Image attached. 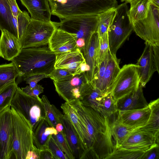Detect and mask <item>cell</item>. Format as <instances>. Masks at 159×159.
Here are the masks:
<instances>
[{
    "label": "cell",
    "instance_id": "cell-28",
    "mask_svg": "<svg viewBox=\"0 0 159 159\" xmlns=\"http://www.w3.org/2000/svg\"><path fill=\"white\" fill-rule=\"evenodd\" d=\"M13 19L8 0H0V30H6L14 36Z\"/></svg>",
    "mask_w": 159,
    "mask_h": 159
},
{
    "label": "cell",
    "instance_id": "cell-17",
    "mask_svg": "<svg viewBox=\"0 0 159 159\" xmlns=\"http://www.w3.org/2000/svg\"><path fill=\"white\" fill-rule=\"evenodd\" d=\"M56 55L55 68L66 70L73 75L85 61L83 53L78 48L74 51Z\"/></svg>",
    "mask_w": 159,
    "mask_h": 159
},
{
    "label": "cell",
    "instance_id": "cell-38",
    "mask_svg": "<svg viewBox=\"0 0 159 159\" xmlns=\"http://www.w3.org/2000/svg\"><path fill=\"white\" fill-rule=\"evenodd\" d=\"M109 50L108 34L99 37L97 51V70L106 56Z\"/></svg>",
    "mask_w": 159,
    "mask_h": 159
},
{
    "label": "cell",
    "instance_id": "cell-49",
    "mask_svg": "<svg viewBox=\"0 0 159 159\" xmlns=\"http://www.w3.org/2000/svg\"><path fill=\"white\" fill-rule=\"evenodd\" d=\"M39 159H54L51 151L48 148L40 150Z\"/></svg>",
    "mask_w": 159,
    "mask_h": 159
},
{
    "label": "cell",
    "instance_id": "cell-40",
    "mask_svg": "<svg viewBox=\"0 0 159 159\" xmlns=\"http://www.w3.org/2000/svg\"><path fill=\"white\" fill-rule=\"evenodd\" d=\"M52 136L61 150L65 154L67 159H74L73 156L69 149L64 137L63 131L61 132H58L57 134L52 135Z\"/></svg>",
    "mask_w": 159,
    "mask_h": 159
},
{
    "label": "cell",
    "instance_id": "cell-46",
    "mask_svg": "<svg viewBox=\"0 0 159 159\" xmlns=\"http://www.w3.org/2000/svg\"><path fill=\"white\" fill-rule=\"evenodd\" d=\"M153 58L156 71L159 73V45L152 46Z\"/></svg>",
    "mask_w": 159,
    "mask_h": 159
},
{
    "label": "cell",
    "instance_id": "cell-39",
    "mask_svg": "<svg viewBox=\"0 0 159 159\" xmlns=\"http://www.w3.org/2000/svg\"><path fill=\"white\" fill-rule=\"evenodd\" d=\"M108 58V52L105 58L98 67L95 76L91 82L93 87L98 88L101 91Z\"/></svg>",
    "mask_w": 159,
    "mask_h": 159
},
{
    "label": "cell",
    "instance_id": "cell-44",
    "mask_svg": "<svg viewBox=\"0 0 159 159\" xmlns=\"http://www.w3.org/2000/svg\"><path fill=\"white\" fill-rule=\"evenodd\" d=\"M159 143H155L144 151L141 159H159Z\"/></svg>",
    "mask_w": 159,
    "mask_h": 159
},
{
    "label": "cell",
    "instance_id": "cell-1",
    "mask_svg": "<svg viewBox=\"0 0 159 159\" xmlns=\"http://www.w3.org/2000/svg\"><path fill=\"white\" fill-rule=\"evenodd\" d=\"M69 103L75 109L84 128L87 149L81 159H106L116 149L110 117L84 106L79 100Z\"/></svg>",
    "mask_w": 159,
    "mask_h": 159
},
{
    "label": "cell",
    "instance_id": "cell-18",
    "mask_svg": "<svg viewBox=\"0 0 159 159\" xmlns=\"http://www.w3.org/2000/svg\"><path fill=\"white\" fill-rule=\"evenodd\" d=\"M118 117L122 123L135 129L145 125L151 113L148 105L143 108L118 111Z\"/></svg>",
    "mask_w": 159,
    "mask_h": 159
},
{
    "label": "cell",
    "instance_id": "cell-11",
    "mask_svg": "<svg viewBox=\"0 0 159 159\" xmlns=\"http://www.w3.org/2000/svg\"><path fill=\"white\" fill-rule=\"evenodd\" d=\"M133 30L152 46L159 45V7L150 2L147 16L132 23Z\"/></svg>",
    "mask_w": 159,
    "mask_h": 159
},
{
    "label": "cell",
    "instance_id": "cell-45",
    "mask_svg": "<svg viewBox=\"0 0 159 159\" xmlns=\"http://www.w3.org/2000/svg\"><path fill=\"white\" fill-rule=\"evenodd\" d=\"M48 78V75L44 74H39L31 76L24 80L26 83L29 84L31 88L35 87L40 80L45 78Z\"/></svg>",
    "mask_w": 159,
    "mask_h": 159
},
{
    "label": "cell",
    "instance_id": "cell-51",
    "mask_svg": "<svg viewBox=\"0 0 159 159\" xmlns=\"http://www.w3.org/2000/svg\"><path fill=\"white\" fill-rule=\"evenodd\" d=\"M45 132L47 134L49 135H56L58 133L55 128L50 126L46 128Z\"/></svg>",
    "mask_w": 159,
    "mask_h": 159
},
{
    "label": "cell",
    "instance_id": "cell-3",
    "mask_svg": "<svg viewBox=\"0 0 159 159\" xmlns=\"http://www.w3.org/2000/svg\"><path fill=\"white\" fill-rule=\"evenodd\" d=\"M52 15L60 19L86 15L99 16L116 8L117 0H48Z\"/></svg>",
    "mask_w": 159,
    "mask_h": 159
},
{
    "label": "cell",
    "instance_id": "cell-6",
    "mask_svg": "<svg viewBox=\"0 0 159 159\" xmlns=\"http://www.w3.org/2000/svg\"><path fill=\"white\" fill-rule=\"evenodd\" d=\"M56 28L55 22L31 18L19 40L21 49L47 45Z\"/></svg>",
    "mask_w": 159,
    "mask_h": 159
},
{
    "label": "cell",
    "instance_id": "cell-52",
    "mask_svg": "<svg viewBox=\"0 0 159 159\" xmlns=\"http://www.w3.org/2000/svg\"><path fill=\"white\" fill-rule=\"evenodd\" d=\"M55 128L57 132H61L63 131V127L61 123H58L56 125Z\"/></svg>",
    "mask_w": 159,
    "mask_h": 159
},
{
    "label": "cell",
    "instance_id": "cell-20",
    "mask_svg": "<svg viewBox=\"0 0 159 159\" xmlns=\"http://www.w3.org/2000/svg\"><path fill=\"white\" fill-rule=\"evenodd\" d=\"M1 31L0 37V57L11 61L20 53L21 48L19 40L6 30Z\"/></svg>",
    "mask_w": 159,
    "mask_h": 159
},
{
    "label": "cell",
    "instance_id": "cell-5",
    "mask_svg": "<svg viewBox=\"0 0 159 159\" xmlns=\"http://www.w3.org/2000/svg\"><path fill=\"white\" fill-rule=\"evenodd\" d=\"M129 10L127 3L118 5L115 16L108 28L109 50L112 55H116L118 49L133 30L129 16Z\"/></svg>",
    "mask_w": 159,
    "mask_h": 159
},
{
    "label": "cell",
    "instance_id": "cell-7",
    "mask_svg": "<svg viewBox=\"0 0 159 159\" xmlns=\"http://www.w3.org/2000/svg\"><path fill=\"white\" fill-rule=\"evenodd\" d=\"M55 22L57 28L75 35L77 39L84 40L86 50L93 34L97 30L99 16L86 15L70 17Z\"/></svg>",
    "mask_w": 159,
    "mask_h": 159
},
{
    "label": "cell",
    "instance_id": "cell-21",
    "mask_svg": "<svg viewBox=\"0 0 159 159\" xmlns=\"http://www.w3.org/2000/svg\"><path fill=\"white\" fill-rule=\"evenodd\" d=\"M27 9L31 19L50 21L52 15L48 0H20Z\"/></svg>",
    "mask_w": 159,
    "mask_h": 159
},
{
    "label": "cell",
    "instance_id": "cell-10",
    "mask_svg": "<svg viewBox=\"0 0 159 159\" xmlns=\"http://www.w3.org/2000/svg\"><path fill=\"white\" fill-rule=\"evenodd\" d=\"M137 67L136 64H131L125 65L120 69L111 92L116 101L138 88L140 81Z\"/></svg>",
    "mask_w": 159,
    "mask_h": 159
},
{
    "label": "cell",
    "instance_id": "cell-41",
    "mask_svg": "<svg viewBox=\"0 0 159 159\" xmlns=\"http://www.w3.org/2000/svg\"><path fill=\"white\" fill-rule=\"evenodd\" d=\"M47 148L51 152L54 159H67L65 154L51 135L47 143Z\"/></svg>",
    "mask_w": 159,
    "mask_h": 159
},
{
    "label": "cell",
    "instance_id": "cell-50",
    "mask_svg": "<svg viewBox=\"0 0 159 159\" xmlns=\"http://www.w3.org/2000/svg\"><path fill=\"white\" fill-rule=\"evenodd\" d=\"M89 70V67L85 61L82 64L73 75L80 74L83 73H87Z\"/></svg>",
    "mask_w": 159,
    "mask_h": 159
},
{
    "label": "cell",
    "instance_id": "cell-19",
    "mask_svg": "<svg viewBox=\"0 0 159 159\" xmlns=\"http://www.w3.org/2000/svg\"><path fill=\"white\" fill-rule=\"evenodd\" d=\"M140 84L138 89L116 101L118 111H123L145 108L148 105L143 95Z\"/></svg>",
    "mask_w": 159,
    "mask_h": 159
},
{
    "label": "cell",
    "instance_id": "cell-2",
    "mask_svg": "<svg viewBox=\"0 0 159 159\" xmlns=\"http://www.w3.org/2000/svg\"><path fill=\"white\" fill-rule=\"evenodd\" d=\"M56 57L46 45L21 49L11 61L18 70V77L24 80L35 75L50 74L55 69Z\"/></svg>",
    "mask_w": 159,
    "mask_h": 159
},
{
    "label": "cell",
    "instance_id": "cell-53",
    "mask_svg": "<svg viewBox=\"0 0 159 159\" xmlns=\"http://www.w3.org/2000/svg\"><path fill=\"white\" fill-rule=\"evenodd\" d=\"M132 0H123V1L125 2L126 3H130V2Z\"/></svg>",
    "mask_w": 159,
    "mask_h": 159
},
{
    "label": "cell",
    "instance_id": "cell-8",
    "mask_svg": "<svg viewBox=\"0 0 159 159\" xmlns=\"http://www.w3.org/2000/svg\"><path fill=\"white\" fill-rule=\"evenodd\" d=\"M10 105L29 121L33 131L39 122L45 119V114L42 101L27 94L19 87L17 88Z\"/></svg>",
    "mask_w": 159,
    "mask_h": 159
},
{
    "label": "cell",
    "instance_id": "cell-13",
    "mask_svg": "<svg viewBox=\"0 0 159 159\" xmlns=\"http://www.w3.org/2000/svg\"><path fill=\"white\" fill-rule=\"evenodd\" d=\"M55 109L57 117L63 127L64 137L74 159H81L84 151L76 130L67 118L56 107Z\"/></svg>",
    "mask_w": 159,
    "mask_h": 159
},
{
    "label": "cell",
    "instance_id": "cell-25",
    "mask_svg": "<svg viewBox=\"0 0 159 159\" xmlns=\"http://www.w3.org/2000/svg\"><path fill=\"white\" fill-rule=\"evenodd\" d=\"M151 113L146 125L141 128L135 129L159 136V99L151 102L148 104Z\"/></svg>",
    "mask_w": 159,
    "mask_h": 159
},
{
    "label": "cell",
    "instance_id": "cell-4",
    "mask_svg": "<svg viewBox=\"0 0 159 159\" xmlns=\"http://www.w3.org/2000/svg\"><path fill=\"white\" fill-rule=\"evenodd\" d=\"M13 127L12 150L11 159H25L34 146L32 125L21 113L11 107Z\"/></svg>",
    "mask_w": 159,
    "mask_h": 159
},
{
    "label": "cell",
    "instance_id": "cell-9",
    "mask_svg": "<svg viewBox=\"0 0 159 159\" xmlns=\"http://www.w3.org/2000/svg\"><path fill=\"white\" fill-rule=\"evenodd\" d=\"M56 91L66 102L81 101L83 96L92 87L85 73L73 75L62 80H53Z\"/></svg>",
    "mask_w": 159,
    "mask_h": 159
},
{
    "label": "cell",
    "instance_id": "cell-12",
    "mask_svg": "<svg viewBox=\"0 0 159 159\" xmlns=\"http://www.w3.org/2000/svg\"><path fill=\"white\" fill-rule=\"evenodd\" d=\"M13 127L11 106L0 112V159H11Z\"/></svg>",
    "mask_w": 159,
    "mask_h": 159
},
{
    "label": "cell",
    "instance_id": "cell-35",
    "mask_svg": "<svg viewBox=\"0 0 159 159\" xmlns=\"http://www.w3.org/2000/svg\"><path fill=\"white\" fill-rule=\"evenodd\" d=\"M144 151L126 149L121 148H116L106 159H141Z\"/></svg>",
    "mask_w": 159,
    "mask_h": 159
},
{
    "label": "cell",
    "instance_id": "cell-16",
    "mask_svg": "<svg viewBox=\"0 0 159 159\" xmlns=\"http://www.w3.org/2000/svg\"><path fill=\"white\" fill-rule=\"evenodd\" d=\"M145 46L136 65L140 79V84L144 87L156 71L153 58L152 46L145 43Z\"/></svg>",
    "mask_w": 159,
    "mask_h": 159
},
{
    "label": "cell",
    "instance_id": "cell-15",
    "mask_svg": "<svg viewBox=\"0 0 159 159\" xmlns=\"http://www.w3.org/2000/svg\"><path fill=\"white\" fill-rule=\"evenodd\" d=\"M159 141V136L134 129L119 148L145 151Z\"/></svg>",
    "mask_w": 159,
    "mask_h": 159
},
{
    "label": "cell",
    "instance_id": "cell-48",
    "mask_svg": "<svg viewBox=\"0 0 159 159\" xmlns=\"http://www.w3.org/2000/svg\"><path fill=\"white\" fill-rule=\"evenodd\" d=\"M40 150L34 145L27 153L25 159H39Z\"/></svg>",
    "mask_w": 159,
    "mask_h": 159
},
{
    "label": "cell",
    "instance_id": "cell-29",
    "mask_svg": "<svg viewBox=\"0 0 159 159\" xmlns=\"http://www.w3.org/2000/svg\"><path fill=\"white\" fill-rule=\"evenodd\" d=\"M50 126L45 119L41 120L33 131V145L39 150L48 148L47 143L51 135L47 134L46 128Z\"/></svg>",
    "mask_w": 159,
    "mask_h": 159
},
{
    "label": "cell",
    "instance_id": "cell-37",
    "mask_svg": "<svg viewBox=\"0 0 159 159\" xmlns=\"http://www.w3.org/2000/svg\"><path fill=\"white\" fill-rule=\"evenodd\" d=\"M100 112L109 117L118 112L116 101L113 99L111 92L103 97Z\"/></svg>",
    "mask_w": 159,
    "mask_h": 159
},
{
    "label": "cell",
    "instance_id": "cell-26",
    "mask_svg": "<svg viewBox=\"0 0 159 159\" xmlns=\"http://www.w3.org/2000/svg\"><path fill=\"white\" fill-rule=\"evenodd\" d=\"M134 129L122 123L118 116L112 122L111 133L116 149L121 146Z\"/></svg>",
    "mask_w": 159,
    "mask_h": 159
},
{
    "label": "cell",
    "instance_id": "cell-23",
    "mask_svg": "<svg viewBox=\"0 0 159 159\" xmlns=\"http://www.w3.org/2000/svg\"><path fill=\"white\" fill-rule=\"evenodd\" d=\"M119 60L108 51V60L104 75L101 92L106 95L111 91L112 84L120 68Z\"/></svg>",
    "mask_w": 159,
    "mask_h": 159
},
{
    "label": "cell",
    "instance_id": "cell-36",
    "mask_svg": "<svg viewBox=\"0 0 159 159\" xmlns=\"http://www.w3.org/2000/svg\"><path fill=\"white\" fill-rule=\"evenodd\" d=\"M41 99L45 114V119L50 127L55 128L56 125L60 122L55 110V106L51 104L47 97L45 95L42 96Z\"/></svg>",
    "mask_w": 159,
    "mask_h": 159
},
{
    "label": "cell",
    "instance_id": "cell-34",
    "mask_svg": "<svg viewBox=\"0 0 159 159\" xmlns=\"http://www.w3.org/2000/svg\"><path fill=\"white\" fill-rule=\"evenodd\" d=\"M116 8L108 10L99 15V20L97 31L99 37L107 33L108 28L115 15Z\"/></svg>",
    "mask_w": 159,
    "mask_h": 159
},
{
    "label": "cell",
    "instance_id": "cell-32",
    "mask_svg": "<svg viewBox=\"0 0 159 159\" xmlns=\"http://www.w3.org/2000/svg\"><path fill=\"white\" fill-rule=\"evenodd\" d=\"M15 80L0 90V112L10 104L17 88Z\"/></svg>",
    "mask_w": 159,
    "mask_h": 159
},
{
    "label": "cell",
    "instance_id": "cell-14",
    "mask_svg": "<svg viewBox=\"0 0 159 159\" xmlns=\"http://www.w3.org/2000/svg\"><path fill=\"white\" fill-rule=\"evenodd\" d=\"M74 34L57 27L49 41L48 47L56 54L75 50L77 48Z\"/></svg>",
    "mask_w": 159,
    "mask_h": 159
},
{
    "label": "cell",
    "instance_id": "cell-47",
    "mask_svg": "<svg viewBox=\"0 0 159 159\" xmlns=\"http://www.w3.org/2000/svg\"><path fill=\"white\" fill-rule=\"evenodd\" d=\"M8 1L13 17H17L22 11L20 9L16 0H8Z\"/></svg>",
    "mask_w": 159,
    "mask_h": 159
},
{
    "label": "cell",
    "instance_id": "cell-30",
    "mask_svg": "<svg viewBox=\"0 0 159 159\" xmlns=\"http://www.w3.org/2000/svg\"><path fill=\"white\" fill-rule=\"evenodd\" d=\"M105 95L99 89L92 86L80 101L84 106L100 112L102 99Z\"/></svg>",
    "mask_w": 159,
    "mask_h": 159
},
{
    "label": "cell",
    "instance_id": "cell-42",
    "mask_svg": "<svg viewBox=\"0 0 159 159\" xmlns=\"http://www.w3.org/2000/svg\"><path fill=\"white\" fill-rule=\"evenodd\" d=\"M73 75L66 70L55 68L48 75V78L53 80H62L66 79L73 76Z\"/></svg>",
    "mask_w": 159,
    "mask_h": 159
},
{
    "label": "cell",
    "instance_id": "cell-22",
    "mask_svg": "<svg viewBox=\"0 0 159 159\" xmlns=\"http://www.w3.org/2000/svg\"><path fill=\"white\" fill-rule=\"evenodd\" d=\"M99 39L96 31L92 35L86 50L83 53L85 61L89 67V71L85 73L88 81L91 83L97 71V51Z\"/></svg>",
    "mask_w": 159,
    "mask_h": 159
},
{
    "label": "cell",
    "instance_id": "cell-27",
    "mask_svg": "<svg viewBox=\"0 0 159 159\" xmlns=\"http://www.w3.org/2000/svg\"><path fill=\"white\" fill-rule=\"evenodd\" d=\"M128 14L131 23L143 19L147 16L150 0H133L130 3Z\"/></svg>",
    "mask_w": 159,
    "mask_h": 159
},
{
    "label": "cell",
    "instance_id": "cell-33",
    "mask_svg": "<svg viewBox=\"0 0 159 159\" xmlns=\"http://www.w3.org/2000/svg\"><path fill=\"white\" fill-rule=\"evenodd\" d=\"M14 36L19 40L23 35L31 18L26 11H23L16 18L13 17Z\"/></svg>",
    "mask_w": 159,
    "mask_h": 159
},
{
    "label": "cell",
    "instance_id": "cell-31",
    "mask_svg": "<svg viewBox=\"0 0 159 159\" xmlns=\"http://www.w3.org/2000/svg\"><path fill=\"white\" fill-rule=\"evenodd\" d=\"M18 75V70L13 62L0 65V90L15 80Z\"/></svg>",
    "mask_w": 159,
    "mask_h": 159
},
{
    "label": "cell",
    "instance_id": "cell-43",
    "mask_svg": "<svg viewBox=\"0 0 159 159\" xmlns=\"http://www.w3.org/2000/svg\"><path fill=\"white\" fill-rule=\"evenodd\" d=\"M22 90L27 94L37 98L42 101L41 98L39 96V95L43 92L44 88L41 85L37 84L34 88H31L29 85L25 87L21 88Z\"/></svg>",
    "mask_w": 159,
    "mask_h": 159
},
{
    "label": "cell",
    "instance_id": "cell-24",
    "mask_svg": "<svg viewBox=\"0 0 159 159\" xmlns=\"http://www.w3.org/2000/svg\"><path fill=\"white\" fill-rule=\"evenodd\" d=\"M61 107L64 115L69 120L76 130L83 145L85 152L87 148L84 128L75 109L70 103L66 102L61 104Z\"/></svg>",
    "mask_w": 159,
    "mask_h": 159
}]
</instances>
